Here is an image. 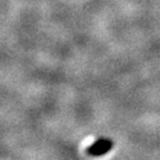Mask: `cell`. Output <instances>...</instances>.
I'll use <instances>...</instances> for the list:
<instances>
[{
  "label": "cell",
  "instance_id": "1",
  "mask_svg": "<svg viewBox=\"0 0 160 160\" xmlns=\"http://www.w3.org/2000/svg\"><path fill=\"white\" fill-rule=\"evenodd\" d=\"M113 147V142L109 140V139H98L97 141H95L94 143H92L89 147H88V154L94 155V157H100L106 153H108L109 151Z\"/></svg>",
  "mask_w": 160,
  "mask_h": 160
}]
</instances>
